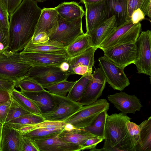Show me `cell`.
I'll use <instances>...</instances> for the list:
<instances>
[{"instance_id": "1", "label": "cell", "mask_w": 151, "mask_h": 151, "mask_svg": "<svg viewBox=\"0 0 151 151\" xmlns=\"http://www.w3.org/2000/svg\"><path fill=\"white\" fill-rule=\"evenodd\" d=\"M34 0H22L9 17L8 49L22 51L32 39L41 12Z\"/></svg>"}, {"instance_id": "2", "label": "cell", "mask_w": 151, "mask_h": 151, "mask_svg": "<svg viewBox=\"0 0 151 151\" xmlns=\"http://www.w3.org/2000/svg\"><path fill=\"white\" fill-rule=\"evenodd\" d=\"M131 119L122 112L107 114L103 146L100 149L96 148L94 151H134L132 139L126 125Z\"/></svg>"}, {"instance_id": "3", "label": "cell", "mask_w": 151, "mask_h": 151, "mask_svg": "<svg viewBox=\"0 0 151 151\" xmlns=\"http://www.w3.org/2000/svg\"><path fill=\"white\" fill-rule=\"evenodd\" d=\"M31 67L22 59L20 52L7 49L0 53V79L17 82L26 75Z\"/></svg>"}, {"instance_id": "4", "label": "cell", "mask_w": 151, "mask_h": 151, "mask_svg": "<svg viewBox=\"0 0 151 151\" xmlns=\"http://www.w3.org/2000/svg\"><path fill=\"white\" fill-rule=\"evenodd\" d=\"M109 107V104L105 99H98L89 105L82 106L64 122L75 128H85L90 126L101 113L108 111Z\"/></svg>"}, {"instance_id": "5", "label": "cell", "mask_w": 151, "mask_h": 151, "mask_svg": "<svg viewBox=\"0 0 151 151\" xmlns=\"http://www.w3.org/2000/svg\"><path fill=\"white\" fill-rule=\"evenodd\" d=\"M83 33L82 19L71 22L59 15L58 23L47 34L49 40L59 42L66 47Z\"/></svg>"}, {"instance_id": "6", "label": "cell", "mask_w": 151, "mask_h": 151, "mask_svg": "<svg viewBox=\"0 0 151 151\" xmlns=\"http://www.w3.org/2000/svg\"><path fill=\"white\" fill-rule=\"evenodd\" d=\"M71 74L55 66H32L25 75L32 78L44 88L67 80Z\"/></svg>"}, {"instance_id": "7", "label": "cell", "mask_w": 151, "mask_h": 151, "mask_svg": "<svg viewBox=\"0 0 151 151\" xmlns=\"http://www.w3.org/2000/svg\"><path fill=\"white\" fill-rule=\"evenodd\" d=\"M151 31H142L136 42L137 58L134 63L137 73L151 76Z\"/></svg>"}, {"instance_id": "8", "label": "cell", "mask_w": 151, "mask_h": 151, "mask_svg": "<svg viewBox=\"0 0 151 151\" xmlns=\"http://www.w3.org/2000/svg\"><path fill=\"white\" fill-rule=\"evenodd\" d=\"M99 65L104 74L106 82L114 90L122 91L130 83L128 78L121 68L104 55L98 59Z\"/></svg>"}, {"instance_id": "9", "label": "cell", "mask_w": 151, "mask_h": 151, "mask_svg": "<svg viewBox=\"0 0 151 151\" xmlns=\"http://www.w3.org/2000/svg\"><path fill=\"white\" fill-rule=\"evenodd\" d=\"M54 103L52 110L42 116L45 120L64 122L82 106L67 96H63L51 93Z\"/></svg>"}, {"instance_id": "10", "label": "cell", "mask_w": 151, "mask_h": 151, "mask_svg": "<svg viewBox=\"0 0 151 151\" xmlns=\"http://www.w3.org/2000/svg\"><path fill=\"white\" fill-rule=\"evenodd\" d=\"M103 51L104 56L117 66L123 69L131 64H134L137 58L135 43L120 45Z\"/></svg>"}, {"instance_id": "11", "label": "cell", "mask_w": 151, "mask_h": 151, "mask_svg": "<svg viewBox=\"0 0 151 151\" xmlns=\"http://www.w3.org/2000/svg\"><path fill=\"white\" fill-rule=\"evenodd\" d=\"M91 74L84 94L77 102L82 106L89 105L98 100L105 87L106 78L99 68H95Z\"/></svg>"}, {"instance_id": "12", "label": "cell", "mask_w": 151, "mask_h": 151, "mask_svg": "<svg viewBox=\"0 0 151 151\" xmlns=\"http://www.w3.org/2000/svg\"><path fill=\"white\" fill-rule=\"evenodd\" d=\"M20 53L22 59L32 67L50 66L59 67L62 63L66 61L69 57L67 54H56L23 51Z\"/></svg>"}, {"instance_id": "13", "label": "cell", "mask_w": 151, "mask_h": 151, "mask_svg": "<svg viewBox=\"0 0 151 151\" xmlns=\"http://www.w3.org/2000/svg\"><path fill=\"white\" fill-rule=\"evenodd\" d=\"M86 33L90 35L106 19L105 1L96 3L84 4Z\"/></svg>"}, {"instance_id": "14", "label": "cell", "mask_w": 151, "mask_h": 151, "mask_svg": "<svg viewBox=\"0 0 151 151\" xmlns=\"http://www.w3.org/2000/svg\"><path fill=\"white\" fill-rule=\"evenodd\" d=\"M107 99L116 108L126 114H135L137 111H139L142 106L135 95H130L124 92L109 95Z\"/></svg>"}, {"instance_id": "15", "label": "cell", "mask_w": 151, "mask_h": 151, "mask_svg": "<svg viewBox=\"0 0 151 151\" xmlns=\"http://www.w3.org/2000/svg\"><path fill=\"white\" fill-rule=\"evenodd\" d=\"M58 134L47 138L35 140L34 143L39 151H81L79 146L60 139Z\"/></svg>"}, {"instance_id": "16", "label": "cell", "mask_w": 151, "mask_h": 151, "mask_svg": "<svg viewBox=\"0 0 151 151\" xmlns=\"http://www.w3.org/2000/svg\"><path fill=\"white\" fill-rule=\"evenodd\" d=\"M22 134L17 129L3 124L0 151H21Z\"/></svg>"}, {"instance_id": "17", "label": "cell", "mask_w": 151, "mask_h": 151, "mask_svg": "<svg viewBox=\"0 0 151 151\" xmlns=\"http://www.w3.org/2000/svg\"><path fill=\"white\" fill-rule=\"evenodd\" d=\"M84 128H75L66 124L64 128L58 134L61 139L81 147L88 139L95 136Z\"/></svg>"}, {"instance_id": "18", "label": "cell", "mask_w": 151, "mask_h": 151, "mask_svg": "<svg viewBox=\"0 0 151 151\" xmlns=\"http://www.w3.org/2000/svg\"><path fill=\"white\" fill-rule=\"evenodd\" d=\"M24 96L32 101L40 110L42 115L51 111L54 103L51 93L47 90L34 92L20 91Z\"/></svg>"}, {"instance_id": "19", "label": "cell", "mask_w": 151, "mask_h": 151, "mask_svg": "<svg viewBox=\"0 0 151 151\" xmlns=\"http://www.w3.org/2000/svg\"><path fill=\"white\" fill-rule=\"evenodd\" d=\"M55 8L59 16L71 22L82 19L85 14L83 7L75 1L64 2Z\"/></svg>"}, {"instance_id": "20", "label": "cell", "mask_w": 151, "mask_h": 151, "mask_svg": "<svg viewBox=\"0 0 151 151\" xmlns=\"http://www.w3.org/2000/svg\"><path fill=\"white\" fill-rule=\"evenodd\" d=\"M106 19L114 15L118 26L128 20L127 0H105Z\"/></svg>"}, {"instance_id": "21", "label": "cell", "mask_w": 151, "mask_h": 151, "mask_svg": "<svg viewBox=\"0 0 151 151\" xmlns=\"http://www.w3.org/2000/svg\"><path fill=\"white\" fill-rule=\"evenodd\" d=\"M58 14L55 7L44 8L42 9L33 37L41 32H44L47 34L58 23Z\"/></svg>"}, {"instance_id": "22", "label": "cell", "mask_w": 151, "mask_h": 151, "mask_svg": "<svg viewBox=\"0 0 151 151\" xmlns=\"http://www.w3.org/2000/svg\"><path fill=\"white\" fill-rule=\"evenodd\" d=\"M118 26L115 16L106 19L90 34L93 46L98 48L101 43Z\"/></svg>"}, {"instance_id": "23", "label": "cell", "mask_w": 151, "mask_h": 151, "mask_svg": "<svg viewBox=\"0 0 151 151\" xmlns=\"http://www.w3.org/2000/svg\"><path fill=\"white\" fill-rule=\"evenodd\" d=\"M66 50V47L56 41L49 40L44 43L35 44L31 40L23 51L63 54H67Z\"/></svg>"}, {"instance_id": "24", "label": "cell", "mask_w": 151, "mask_h": 151, "mask_svg": "<svg viewBox=\"0 0 151 151\" xmlns=\"http://www.w3.org/2000/svg\"><path fill=\"white\" fill-rule=\"evenodd\" d=\"M92 46L91 36L86 33H84L66 47V53L69 57H74Z\"/></svg>"}, {"instance_id": "25", "label": "cell", "mask_w": 151, "mask_h": 151, "mask_svg": "<svg viewBox=\"0 0 151 151\" xmlns=\"http://www.w3.org/2000/svg\"><path fill=\"white\" fill-rule=\"evenodd\" d=\"M97 49L92 46L80 55L72 58L68 57L66 61L69 65L68 72L73 74V69L79 65H87L93 67L94 63V53Z\"/></svg>"}, {"instance_id": "26", "label": "cell", "mask_w": 151, "mask_h": 151, "mask_svg": "<svg viewBox=\"0 0 151 151\" xmlns=\"http://www.w3.org/2000/svg\"><path fill=\"white\" fill-rule=\"evenodd\" d=\"M134 24L129 20L118 26L101 43L99 48L103 51L112 47Z\"/></svg>"}, {"instance_id": "27", "label": "cell", "mask_w": 151, "mask_h": 151, "mask_svg": "<svg viewBox=\"0 0 151 151\" xmlns=\"http://www.w3.org/2000/svg\"><path fill=\"white\" fill-rule=\"evenodd\" d=\"M140 129L138 151H151V116L139 125Z\"/></svg>"}, {"instance_id": "28", "label": "cell", "mask_w": 151, "mask_h": 151, "mask_svg": "<svg viewBox=\"0 0 151 151\" xmlns=\"http://www.w3.org/2000/svg\"><path fill=\"white\" fill-rule=\"evenodd\" d=\"M11 98L24 109L30 113L42 115L41 113L36 104L31 99L15 88L10 92Z\"/></svg>"}, {"instance_id": "29", "label": "cell", "mask_w": 151, "mask_h": 151, "mask_svg": "<svg viewBox=\"0 0 151 151\" xmlns=\"http://www.w3.org/2000/svg\"><path fill=\"white\" fill-rule=\"evenodd\" d=\"M91 74L82 76L78 80L76 81L67 96L72 101L77 102L84 94L92 78Z\"/></svg>"}, {"instance_id": "30", "label": "cell", "mask_w": 151, "mask_h": 151, "mask_svg": "<svg viewBox=\"0 0 151 151\" xmlns=\"http://www.w3.org/2000/svg\"><path fill=\"white\" fill-rule=\"evenodd\" d=\"M45 120L42 115L31 114L14 119L4 124L17 129L27 125L39 124Z\"/></svg>"}, {"instance_id": "31", "label": "cell", "mask_w": 151, "mask_h": 151, "mask_svg": "<svg viewBox=\"0 0 151 151\" xmlns=\"http://www.w3.org/2000/svg\"><path fill=\"white\" fill-rule=\"evenodd\" d=\"M107 110L101 113L93 123L85 128L86 130L93 134L104 139V130L106 121L107 115Z\"/></svg>"}, {"instance_id": "32", "label": "cell", "mask_w": 151, "mask_h": 151, "mask_svg": "<svg viewBox=\"0 0 151 151\" xmlns=\"http://www.w3.org/2000/svg\"><path fill=\"white\" fill-rule=\"evenodd\" d=\"M127 7L128 20H130V17L132 12L139 8L145 16L150 19L151 17V0H127Z\"/></svg>"}, {"instance_id": "33", "label": "cell", "mask_w": 151, "mask_h": 151, "mask_svg": "<svg viewBox=\"0 0 151 151\" xmlns=\"http://www.w3.org/2000/svg\"><path fill=\"white\" fill-rule=\"evenodd\" d=\"M15 87H19L21 91L34 92L46 90L33 79L25 76L16 82Z\"/></svg>"}, {"instance_id": "34", "label": "cell", "mask_w": 151, "mask_h": 151, "mask_svg": "<svg viewBox=\"0 0 151 151\" xmlns=\"http://www.w3.org/2000/svg\"><path fill=\"white\" fill-rule=\"evenodd\" d=\"M76 81H68L64 80L51 86L44 88L51 93L57 95L65 96L70 90Z\"/></svg>"}, {"instance_id": "35", "label": "cell", "mask_w": 151, "mask_h": 151, "mask_svg": "<svg viewBox=\"0 0 151 151\" xmlns=\"http://www.w3.org/2000/svg\"><path fill=\"white\" fill-rule=\"evenodd\" d=\"M62 130L48 131L43 129L37 128L22 134L23 137L32 141L47 138L59 134Z\"/></svg>"}, {"instance_id": "36", "label": "cell", "mask_w": 151, "mask_h": 151, "mask_svg": "<svg viewBox=\"0 0 151 151\" xmlns=\"http://www.w3.org/2000/svg\"><path fill=\"white\" fill-rule=\"evenodd\" d=\"M12 99L5 123L24 115L31 114L24 109L14 100Z\"/></svg>"}, {"instance_id": "37", "label": "cell", "mask_w": 151, "mask_h": 151, "mask_svg": "<svg viewBox=\"0 0 151 151\" xmlns=\"http://www.w3.org/2000/svg\"><path fill=\"white\" fill-rule=\"evenodd\" d=\"M126 126L132 140L134 151H138L140 129L139 125L130 121L126 123Z\"/></svg>"}, {"instance_id": "38", "label": "cell", "mask_w": 151, "mask_h": 151, "mask_svg": "<svg viewBox=\"0 0 151 151\" xmlns=\"http://www.w3.org/2000/svg\"><path fill=\"white\" fill-rule=\"evenodd\" d=\"M66 124L64 122L45 120L39 124H35L36 129L42 128L52 131L63 129Z\"/></svg>"}, {"instance_id": "39", "label": "cell", "mask_w": 151, "mask_h": 151, "mask_svg": "<svg viewBox=\"0 0 151 151\" xmlns=\"http://www.w3.org/2000/svg\"><path fill=\"white\" fill-rule=\"evenodd\" d=\"M9 17L8 10L0 0V23L8 32L9 28Z\"/></svg>"}, {"instance_id": "40", "label": "cell", "mask_w": 151, "mask_h": 151, "mask_svg": "<svg viewBox=\"0 0 151 151\" xmlns=\"http://www.w3.org/2000/svg\"><path fill=\"white\" fill-rule=\"evenodd\" d=\"M104 139L97 136L91 137L87 140L82 145L81 151L89 150L93 151L97 145L102 141Z\"/></svg>"}, {"instance_id": "41", "label": "cell", "mask_w": 151, "mask_h": 151, "mask_svg": "<svg viewBox=\"0 0 151 151\" xmlns=\"http://www.w3.org/2000/svg\"><path fill=\"white\" fill-rule=\"evenodd\" d=\"M9 36V32L0 23V53L8 49Z\"/></svg>"}, {"instance_id": "42", "label": "cell", "mask_w": 151, "mask_h": 151, "mask_svg": "<svg viewBox=\"0 0 151 151\" xmlns=\"http://www.w3.org/2000/svg\"><path fill=\"white\" fill-rule=\"evenodd\" d=\"M21 151H39L33 141L23 137L21 140Z\"/></svg>"}, {"instance_id": "43", "label": "cell", "mask_w": 151, "mask_h": 151, "mask_svg": "<svg viewBox=\"0 0 151 151\" xmlns=\"http://www.w3.org/2000/svg\"><path fill=\"white\" fill-rule=\"evenodd\" d=\"M92 72V67L87 65H79L74 67L72 69L73 74H77L82 76L91 74Z\"/></svg>"}, {"instance_id": "44", "label": "cell", "mask_w": 151, "mask_h": 151, "mask_svg": "<svg viewBox=\"0 0 151 151\" xmlns=\"http://www.w3.org/2000/svg\"><path fill=\"white\" fill-rule=\"evenodd\" d=\"M11 99L7 102L0 105V122L4 124L6 119L12 102Z\"/></svg>"}, {"instance_id": "45", "label": "cell", "mask_w": 151, "mask_h": 151, "mask_svg": "<svg viewBox=\"0 0 151 151\" xmlns=\"http://www.w3.org/2000/svg\"><path fill=\"white\" fill-rule=\"evenodd\" d=\"M145 16L142 11L139 9L134 10L130 17V20L133 24L139 22L145 18Z\"/></svg>"}, {"instance_id": "46", "label": "cell", "mask_w": 151, "mask_h": 151, "mask_svg": "<svg viewBox=\"0 0 151 151\" xmlns=\"http://www.w3.org/2000/svg\"><path fill=\"white\" fill-rule=\"evenodd\" d=\"M16 83L12 81L0 79V91L10 92L14 88Z\"/></svg>"}, {"instance_id": "47", "label": "cell", "mask_w": 151, "mask_h": 151, "mask_svg": "<svg viewBox=\"0 0 151 151\" xmlns=\"http://www.w3.org/2000/svg\"><path fill=\"white\" fill-rule=\"evenodd\" d=\"M49 40L48 34L45 32H40L31 40L32 43L38 44L46 42Z\"/></svg>"}, {"instance_id": "48", "label": "cell", "mask_w": 151, "mask_h": 151, "mask_svg": "<svg viewBox=\"0 0 151 151\" xmlns=\"http://www.w3.org/2000/svg\"><path fill=\"white\" fill-rule=\"evenodd\" d=\"M22 0H9L8 11L9 16L18 6Z\"/></svg>"}, {"instance_id": "49", "label": "cell", "mask_w": 151, "mask_h": 151, "mask_svg": "<svg viewBox=\"0 0 151 151\" xmlns=\"http://www.w3.org/2000/svg\"><path fill=\"white\" fill-rule=\"evenodd\" d=\"M11 99L10 92L0 91V105L4 104Z\"/></svg>"}, {"instance_id": "50", "label": "cell", "mask_w": 151, "mask_h": 151, "mask_svg": "<svg viewBox=\"0 0 151 151\" xmlns=\"http://www.w3.org/2000/svg\"><path fill=\"white\" fill-rule=\"evenodd\" d=\"M59 67L62 71L68 72L69 68V65L66 61H64L62 63Z\"/></svg>"}, {"instance_id": "51", "label": "cell", "mask_w": 151, "mask_h": 151, "mask_svg": "<svg viewBox=\"0 0 151 151\" xmlns=\"http://www.w3.org/2000/svg\"><path fill=\"white\" fill-rule=\"evenodd\" d=\"M80 2L85 3H96L103 1L105 0H80Z\"/></svg>"}, {"instance_id": "52", "label": "cell", "mask_w": 151, "mask_h": 151, "mask_svg": "<svg viewBox=\"0 0 151 151\" xmlns=\"http://www.w3.org/2000/svg\"><path fill=\"white\" fill-rule=\"evenodd\" d=\"M5 7L8 10L9 0H0Z\"/></svg>"}, {"instance_id": "53", "label": "cell", "mask_w": 151, "mask_h": 151, "mask_svg": "<svg viewBox=\"0 0 151 151\" xmlns=\"http://www.w3.org/2000/svg\"><path fill=\"white\" fill-rule=\"evenodd\" d=\"M3 124H1L0 122V140L1 137V131H2V128Z\"/></svg>"}, {"instance_id": "54", "label": "cell", "mask_w": 151, "mask_h": 151, "mask_svg": "<svg viewBox=\"0 0 151 151\" xmlns=\"http://www.w3.org/2000/svg\"><path fill=\"white\" fill-rule=\"evenodd\" d=\"M47 0H36V1L37 2H44Z\"/></svg>"}]
</instances>
